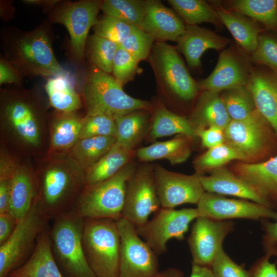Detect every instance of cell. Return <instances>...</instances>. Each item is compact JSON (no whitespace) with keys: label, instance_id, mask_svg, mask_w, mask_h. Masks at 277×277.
I'll use <instances>...</instances> for the list:
<instances>
[{"label":"cell","instance_id":"1","mask_svg":"<svg viewBox=\"0 0 277 277\" xmlns=\"http://www.w3.org/2000/svg\"><path fill=\"white\" fill-rule=\"evenodd\" d=\"M84 223L71 209L54 219L49 229L51 253L64 277H96L83 250Z\"/></svg>","mask_w":277,"mask_h":277},{"label":"cell","instance_id":"2","mask_svg":"<svg viewBox=\"0 0 277 277\" xmlns=\"http://www.w3.org/2000/svg\"><path fill=\"white\" fill-rule=\"evenodd\" d=\"M68 167L52 164L36 177V205L49 220L72 209L85 186L83 172L75 166Z\"/></svg>","mask_w":277,"mask_h":277},{"label":"cell","instance_id":"3","mask_svg":"<svg viewBox=\"0 0 277 277\" xmlns=\"http://www.w3.org/2000/svg\"><path fill=\"white\" fill-rule=\"evenodd\" d=\"M9 62L23 75L54 76L66 73L57 62L50 38L41 29L23 32L6 41Z\"/></svg>","mask_w":277,"mask_h":277},{"label":"cell","instance_id":"4","mask_svg":"<svg viewBox=\"0 0 277 277\" xmlns=\"http://www.w3.org/2000/svg\"><path fill=\"white\" fill-rule=\"evenodd\" d=\"M136 168L131 162L111 177L85 186L75 200L72 209L84 219L122 217L126 184Z\"/></svg>","mask_w":277,"mask_h":277},{"label":"cell","instance_id":"5","mask_svg":"<svg viewBox=\"0 0 277 277\" xmlns=\"http://www.w3.org/2000/svg\"><path fill=\"white\" fill-rule=\"evenodd\" d=\"M82 245L96 277H118L121 237L116 221L85 219Z\"/></svg>","mask_w":277,"mask_h":277},{"label":"cell","instance_id":"6","mask_svg":"<svg viewBox=\"0 0 277 277\" xmlns=\"http://www.w3.org/2000/svg\"><path fill=\"white\" fill-rule=\"evenodd\" d=\"M87 114L103 113L114 119L138 110L152 111L153 105L128 95L109 73L98 68L89 74L83 88Z\"/></svg>","mask_w":277,"mask_h":277},{"label":"cell","instance_id":"7","mask_svg":"<svg viewBox=\"0 0 277 277\" xmlns=\"http://www.w3.org/2000/svg\"><path fill=\"white\" fill-rule=\"evenodd\" d=\"M49 221L39 210L35 201L18 221L10 238L0 245V277H8L30 258L39 236L48 228Z\"/></svg>","mask_w":277,"mask_h":277},{"label":"cell","instance_id":"8","mask_svg":"<svg viewBox=\"0 0 277 277\" xmlns=\"http://www.w3.org/2000/svg\"><path fill=\"white\" fill-rule=\"evenodd\" d=\"M150 64L159 85L183 101H190L197 94V83L190 74L175 47L156 42L149 55Z\"/></svg>","mask_w":277,"mask_h":277},{"label":"cell","instance_id":"9","mask_svg":"<svg viewBox=\"0 0 277 277\" xmlns=\"http://www.w3.org/2000/svg\"><path fill=\"white\" fill-rule=\"evenodd\" d=\"M116 222L121 237L118 277H155L160 272L157 254L133 224L122 217Z\"/></svg>","mask_w":277,"mask_h":277},{"label":"cell","instance_id":"10","mask_svg":"<svg viewBox=\"0 0 277 277\" xmlns=\"http://www.w3.org/2000/svg\"><path fill=\"white\" fill-rule=\"evenodd\" d=\"M199 216L197 208L180 210L161 208L150 221L136 227L139 236L157 255L167 251V243L171 239L182 241L189 224Z\"/></svg>","mask_w":277,"mask_h":277},{"label":"cell","instance_id":"11","mask_svg":"<svg viewBox=\"0 0 277 277\" xmlns=\"http://www.w3.org/2000/svg\"><path fill=\"white\" fill-rule=\"evenodd\" d=\"M225 143L248 160L259 154H267L275 146L277 137L258 111L243 121L231 120L224 130Z\"/></svg>","mask_w":277,"mask_h":277},{"label":"cell","instance_id":"12","mask_svg":"<svg viewBox=\"0 0 277 277\" xmlns=\"http://www.w3.org/2000/svg\"><path fill=\"white\" fill-rule=\"evenodd\" d=\"M160 207L153 167L143 165L136 168L127 182L122 217L136 227L146 223L150 214L156 212Z\"/></svg>","mask_w":277,"mask_h":277},{"label":"cell","instance_id":"13","mask_svg":"<svg viewBox=\"0 0 277 277\" xmlns=\"http://www.w3.org/2000/svg\"><path fill=\"white\" fill-rule=\"evenodd\" d=\"M2 104L3 120L23 144L38 146L41 141V112L36 103L25 93H12Z\"/></svg>","mask_w":277,"mask_h":277},{"label":"cell","instance_id":"14","mask_svg":"<svg viewBox=\"0 0 277 277\" xmlns=\"http://www.w3.org/2000/svg\"><path fill=\"white\" fill-rule=\"evenodd\" d=\"M248 54L235 46L223 50L212 72L197 83L199 89L220 92L246 86L252 67Z\"/></svg>","mask_w":277,"mask_h":277},{"label":"cell","instance_id":"15","mask_svg":"<svg viewBox=\"0 0 277 277\" xmlns=\"http://www.w3.org/2000/svg\"><path fill=\"white\" fill-rule=\"evenodd\" d=\"M156 193L162 208H174L183 204L197 205L205 192L201 182L203 175H187L168 170L160 165L153 167Z\"/></svg>","mask_w":277,"mask_h":277},{"label":"cell","instance_id":"16","mask_svg":"<svg viewBox=\"0 0 277 277\" xmlns=\"http://www.w3.org/2000/svg\"><path fill=\"white\" fill-rule=\"evenodd\" d=\"M234 226L232 221L202 216L196 219L187 239L192 263L210 268L224 240L234 230Z\"/></svg>","mask_w":277,"mask_h":277},{"label":"cell","instance_id":"17","mask_svg":"<svg viewBox=\"0 0 277 277\" xmlns=\"http://www.w3.org/2000/svg\"><path fill=\"white\" fill-rule=\"evenodd\" d=\"M196 208L199 216L216 221L233 219H277V212L262 204L246 200L228 199L207 192L203 194Z\"/></svg>","mask_w":277,"mask_h":277},{"label":"cell","instance_id":"18","mask_svg":"<svg viewBox=\"0 0 277 277\" xmlns=\"http://www.w3.org/2000/svg\"><path fill=\"white\" fill-rule=\"evenodd\" d=\"M103 1H81L66 4L55 14L54 19L67 28L72 51L78 59L84 53L88 34L97 21Z\"/></svg>","mask_w":277,"mask_h":277},{"label":"cell","instance_id":"19","mask_svg":"<svg viewBox=\"0 0 277 277\" xmlns=\"http://www.w3.org/2000/svg\"><path fill=\"white\" fill-rule=\"evenodd\" d=\"M233 170L256 192L267 207L277 212V155L260 163L238 164Z\"/></svg>","mask_w":277,"mask_h":277},{"label":"cell","instance_id":"20","mask_svg":"<svg viewBox=\"0 0 277 277\" xmlns=\"http://www.w3.org/2000/svg\"><path fill=\"white\" fill-rule=\"evenodd\" d=\"M246 86L256 109L277 137V74L269 69L252 67Z\"/></svg>","mask_w":277,"mask_h":277},{"label":"cell","instance_id":"21","mask_svg":"<svg viewBox=\"0 0 277 277\" xmlns=\"http://www.w3.org/2000/svg\"><path fill=\"white\" fill-rule=\"evenodd\" d=\"M141 28L155 41L177 42L184 33L186 24L179 15L160 1H147Z\"/></svg>","mask_w":277,"mask_h":277},{"label":"cell","instance_id":"22","mask_svg":"<svg viewBox=\"0 0 277 277\" xmlns=\"http://www.w3.org/2000/svg\"><path fill=\"white\" fill-rule=\"evenodd\" d=\"M230 42L229 38L209 29L197 25H186L185 31L177 41L175 48L184 54L188 66L196 69L201 66V57L207 50H223Z\"/></svg>","mask_w":277,"mask_h":277},{"label":"cell","instance_id":"23","mask_svg":"<svg viewBox=\"0 0 277 277\" xmlns=\"http://www.w3.org/2000/svg\"><path fill=\"white\" fill-rule=\"evenodd\" d=\"M201 182L205 192L238 197L266 205L265 201L246 182L222 167L202 175Z\"/></svg>","mask_w":277,"mask_h":277},{"label":"cell","instance_id":"24","mask_svg":"<svg viewBox=\"0 0 277 277\" xmlns=\"http://www.w3.org/2000/svg\"><path fill=\"white\" fill-rule=\"evenodd\" d=\"M8 277H64L51 253L48 228L39 236L30 258Z\"/></svg>","mask_w":277,"mask_h":277},{"label":"cell","instance_id":"25","mask_svg":"<svg viewBox=\"0 0 277 277\" xmlns=\"http://www.w3.org/2000/svg\"><path fill=\"white\" fill-rule=\"evenodd\" d=\"M198 129L216 127L224 130L231 119L220 92L204 91L189 118Z\"/></svg>","mask_w":277,"mask_h":277},{"label":"cell","instance_id":"26","mask_svg":"<svg viewBox=\"0 0 277 277\" xmlns=\"http://www.w3.org/2000/svg\"><path fill=\"white\" fill-rule=\"evenodd\" d=\"M36 198V177L26 168L17 165L11 180L9 212L18 221L30 210Z\"/></svg>","mask_w":277,"mask_h":277},{"label":"cell","instance_id":"27","mask_svg":"<svg viewBox=\"0 0 277 277\" xmlns=\"http://www.w3.org/2000/svg\"><path fill=\"white\" fill-rule=\"evenodd\" d=\"M214 8L222 24L231 33L239 46L248 54L254 52L262 32L260 24L247 16L221 6Z\"/></svg>","mask_w":277,"mask_h":277},{"label":"cell","instance_id":"28","mask_svg":"<svg viewBox=\"0 0 277 277\" xmlns=\"http://www.w3.org/2000/svg\"><path fill=\"white\" fill-rule=\"evenodd\" d=\"M135 155L134 149L117 142L98 161L83 172L85 186L105 181L116 174Z\"/></svg>","mask_w":277,"mask_h":277},{"label":"cell","instance_id":"29","mask_svg":"<svg viewBox=\"0 0 277 277\" xmlns=\"http://www.w3.org/2000/svg\"><path fill=\"white\" fill-rule=\"evenodd\" d=\"M192 138L179 134L172 139L140 148L135 151V155L141 162L165 159L172 165L182 163L190 155Z\"/></svg>","mask_w":277,"mask_h":277},{"label":"cell","instance_id":"30","mask_svg":"<svg viewBox=\"0 0 277 277\" xmlns=\"http://www.w3.org/2000/svg\"><path fill=\"white\" fill-rule=\"evenodd\" d=\"M149 137L151 140L174 134L196 136L197 129L189 118L176 114L158 104L153 107Z\"/></svg>","mask_w":277,"mask_h":277},{"label":"cell","instance_id":"31","mask_svg":"<svg viewBox=\"0 0 277 277\" xmlns=\"http://www.w3.org/2000/svg\"><path fill=\"white\" fill-rule=\"evenodd\" d=\"M151 111L135 110L115 118L116 142L134 149L149 130Z\"/></svg>","mask_w":277,"mask_h":277},{"label":"cell","instance_id":"32","mask_svg":"<svg viewBox=\"0 0 277 277\" xmlns=\"http://www.w3.org/2000/svg\"><path fill=\"white\" fill-rule=\"evenodd\" d=\"M116 141L114 136L80 139L70 149L69 161L83 172L98 161Z\"/></svg>","mask_w":277,"mask_h":277},{"label":"cell","instance_id":"33","mask_svg":"<svg viewBox=\"0 0 277 277\" xmlns=\"http://www.w3.org/2000/svg\"><path fill=\"white\" fill-rule=\"evenodd\" d=\"M225 6L224 9L247 16L277 32V0H232L226 2Z\"/></svg>","mask_w":277,"mask_h":277},{"label":"cell","instance_id":"34","mask_svg":"<svg viewBox=\"0 0 277 277\" xmlns=\"http://www.w3.org/2000/svg\"><path fill=\"white\" fill-rule=\"evenodd\" d=\"M45 89L51 105L64 113H71L81 106L80 96L66 73L51 77Z\"/></svg>","mask_w":277,"mask_h":277},{"label":"cell","instance_id":"35","mask_svg":"<svg viewBox=\"0 0 277 277\" xmlns=\"http://www.w3.org/2000/svg\"><path fill=\"white\" fill-rule=\"evenodd\" d=\"M169 4L186 25H195L202 23L223 27L216 10L203 0H169Z\"/></svg>","mask_w":277,"mask_h":277},{"label":"cell","instance_id":"36","mask_svg":"<svg viewBox=\"0 0 277 277\" xmlns=\"http://www.w3.org/2000/svg\"><path fill=\"white\" fill-rule=\"evenodd\" d=\"M221 96L231 120H245L258 112L253 96L246 86L225 90Z\"/></svg>","mask_w":277,"mask_h":277},{"label":"cell","instance_id":"37","mask_svg":"<svg viewBox=\"0 0 277 277\" xmlns=\"http://www.w3.org/2000/svg\"><path fill=\"white\" fill-rule=\"evenodd\" d=\"M65 114L54 122L52 128L51 146L55 150H70L80 139L83 118Z\"/></svg>","mask_w":277,"mask_h":277},{"label":"cell","instance_id":"38","mask_svg":"<svg viewBox=\"0 0 277 277\" xmlns=\"http://www.w3.org/2000/svg\"><path fill=\"white\" fill-rule=\"evenodd\" d=\"M147 1L105 0L101 9L110 15L141 28L146 12Z\"/></svg>","mask_w":277,"mask_h":277},{"label":"cell","instance_id":"39","mask_svg":"<svg viewBox=\"0 0 277 277\" xmlns=\"http://www.w3.org/2000/svg\"><path fill=\"white\" fill-rule=\"evenodd\" d=\"M234 160H242L241 155L231 146L226 143L208 149L194 161L196 172L204 175L206 172L223 167Z\"/></svg>","mask_w":277,"mask_h":277},{"label":"cell","instance_id":"40","mask_svg":"<svg viewBox=\"0 0 277 277\" xmlns=\"http://www.w3.org/2000/svg\"><path fill=\"white\" fill-rule=\"evenodd\" d=\"M118 46L94 34L90 37L89 41V59L96 68L109 74L112 71L113 61Z\"/></svg>","mask_w":277,"mask_h":277},{"label":"cell","instance_id":"41","mask_svg":"<svg viewBox=\"0 0 277 277\" xmlns=\"http://www.w3.org/2000/svg\"><path fill=\"white\" fill-rule=\"evenodd\" d=\"M251 63L265 66L277 74V35L262 32L258 38L257 47L250 55Z\"/></svg>","mask_w":277,"mask_h":277},{"label":"cell","instance_id":"42","mask_svg":"<svg viewBox=\"0 0 277 277\" xmlns=\"http://www.w3.org/2000/svg\"><path fill=\"white\" fill-rule=\"evenodd\" d=\"M134 26L116 17L105 15L94 25V34L121 44L130 34Z\"/></svg>","mask_w":277,"mask_h":277},{"label":"cell","instance_id":"43","mask_svg":"<svg viewBox=\"0 0 277 277\" xmlns=\"http://www.w3.org/2000/svg\"><path fill=\"white\" fill-rule=\"evenodd\" d=\"M115 120L110 116L103 113L87 114L83 118L80 139L101 136L115 137Z\"/></svg>","mask_w":277,"mask_h":277},{"label":"cell","instance_id":"44","mask_svg":"<svg viewBox=\"0 0 277 277\" xmlns=\"http://www.w3.org/2000/svg\"><path fill=\"white\" fill-rule=\"evenodd\" d=\"M154 41L152 35L141 28L134 26L130 34L119 46L140 62L150 55Z\"/></svg>","mask_w":277,"mask_h":277},{"label":"cell","instance_id":"45","mask_svg":"<svg viewBox=\"0 0 277 277\" xmlns=\"http://www.w3.org/2000/svg\"><path fill=\"white\" fill-rule=\"evenodd\" d=\"M138 63L133 55L118 46L113 61V76L123 86L134 78Z\"/></svg>","mask_w":277,"mask_h":277},{"label":"cell","instance_id":"46","mask_svg":"<svg viewBox=\"0 0 277 277\" xmlns=\"http://www.w3.org/2000/svg\"><path fill=\"white\" fill-rule=\"evenodd\" d=\"M210 268L214 277H252L251 270H245L233 261L223 247L219 250Z\"/></svg>","mask_w":277,"mask_h":277},{"label":"cell","instance_id":"47","mask_svg":"<svg viewBox=\"0 0 277 277\" xmlns=\"http://www.w3.org/2000/svg\"><path fill=\"white\" fill-rule=\"evenodd\" d=\"M17 165L3 156L0 162V213L9 212L11 177Z\"/></svg>","mask_w":277,"mask_h":277},{"label":"cell","instance_id":"48","mask_svg":"<svg viewBox=\"0 0 277 277\" xmlns=\"http://www.w3.org/2000/svg\"><path fill=\"white\" fill-rule=\"evenodd\" d=\"M261 225L264 234L262 245L265 255L270 258L275 257L277 263V219L271 222L268 219H262Z\"/></svg>","mask_w":277,"mask_h":277},{"label":"cell","instance_id":"49","mask_svg":"<svg viewBox=\"0 0 277 277\" xmlns=\"http://www.w3.org/2000/svg\"><path fill=\"white\" fill-rule=\"evenodd\" d=\"M196 136L201 138L202 145L208 149L225 143L224 130L216 127L198 129Z\"/></svg>","mask_w":277,"mask_h":277},{"label":"cell","instance_id":"50","mask_svg":"<svg viewBox=\"0 0 277 277\" xmlns=\"http://www.w3.org/2000/svg\"><path fill=\"white\" fill-rule=\"evenodd\" d=\"M276 264L271 263L270 258L264 255L258 259L250 269L252 277H277Z\"/></svg>","mask_w":277,"mask_h":277},{"label":"cell","instance_id":"51","mask_svg":"<svg viewBox=\"0 0 277 277\" xmlns=\"http://www.w3.org/2000/svg\"><path fill=\"white\" fill-rule=\"evenodd\" d=\"M18 222L9 212L0 213V245L12 235Z\"/></svg>","mask_w":277,"mask_h":277},{"label":"cell","instance_id":"52","mask_svg":"<svg viewBox=\"0 0 277 277\" xmlns=\"http://www.w3.org/2000/svg\"><path fill=\"white\" fill-rule=\"evenodd\" d=\"M22 75L8 61L1 60L0 84H19L22 81Z\"/></svg>","mask_w":277,"mask_h":277},{"label":"cell","instance_id":"53","mask_svg":"<svg viewBox=\"0 0 277 277\" xmlns=\"http://www.w3.org/2000/svg\"><path fill=\"white\" fill-rule=\"evenodd\" d=\"M190 277H214V276L210 268L199 266L192 263Z\"/></svg>","mask_w":277,"mask_h":277},{"label":"cell","instance_id":"54","mask_svg":"<svg viewBox=\"0 0 277 277\" xmlns=\"http://www.w3.org/2000/svg\"><path fill=\"white\" fill-rule=\"evenodd\" d=\"M155 277H184V275L177 268H168L159 272Z\"/></svg>","mask_w":277,"mask_h":277},{"label":"cell","instance_id":"55","mask_svg":"<svg viewBox=\"0 0 277 277\" xmlns=\"http://www.w3.org/2000/svg\"><path fill=\"white\" fill-rule=\"evenodd\" d=\"M24 2L27 4H34L41 6H52L58 2V1H41V0H26Z\"/></svg>","mask_w":277,"mask_h":277}]
</instances>
